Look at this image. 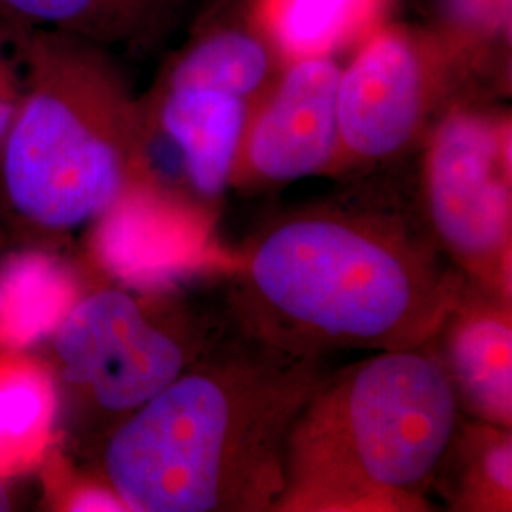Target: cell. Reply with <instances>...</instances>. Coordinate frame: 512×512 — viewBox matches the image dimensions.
Returning <instances> with one entry per match:
<instances>
[{
	"label": "cell",
	"mask_w": 512,
	"mask_h": 512,
	"mask_svg": "<svg viewBox=\"0 0 512 512\" xmlns=\"http://www.w3.org/2000/svg\"><path fill=\"white\" fill-rule=\"evenodd\" d=\"M469 281L384 184L268 220L232 268L234 327L293 355L425 346Z\"/></svg>",
	"instance_id": "cell-1"
},
{
	"label": "cell",
	"mask_w": 512,
	"mask_h": 512,
	"mask_svg": "<svg viewBox=\"0 0 512 512\" xmlns=\"http://www.w3.org/2000/svg\"><path fill=\"white\" fill-rule=\"evenodd\" d=\"M330 370L238 329L114 431L110 490L133 512H270L294 420Z\"/></svg>",
	"instance_id": "cell-2"
},
{
	"label": "cell",
	"mask_w": 512,
	"mask_h": 512,
	"mask_svg": "<svg viewBox=\"0 0 512 512\" xmlns=\"http://www.w3.org/2000/svg\"><path fill=\"white\" fill-rule=\"evenodd\" d=\"M461 427L429 346L330 372L294 420L274 512H418Z\"/></svg>",
	"instance_id": "cell-3"
},
{
	"label": "cell",
	"mask_w": 512,
	"mask_h": 512,
	"mask_svg": "<svg viewBox=\"0 0 512 512\" xmlns=\"http://www.w3.org/2000/svg\"><path fill=\"white\" fill-rule=\"evenodd\" d=\"M145 107L110 50L35 29L27 86L2 141V173L19 213L50 228L103 219L139 186L148 165Z\"/></svg>",
	"instance_id": "cell-4"
},
{
	"label": "cell",
	"mask_w": 512,
	"mask_h": 512,
	"mask_svg": "<svg viewBox=\"0 0 512 512\" xmlns=\"http://www.w3.org/2000/svg\"><path fill=\"white\" fill-rule=\"evenodd\" d=\"M495 92L435 27H378L342 67L334 177L395 162L425 145L442 116Z\"/></svg>",
	"instance_id": "cell-5"
},
{
	"label": "cell",
	"mask_w": 512,
	"mask_h": 512,
	"mask_svg": "<svg viewBox=\"0 0 512 512\" xmlns=\"http://www.w3.org/2000/svg\"><path fill=\"white\" fill-rule=\"evenodd\" d=\"M421 148L425 232L471 285L511 298V112L494 99L459 103Z\"/></svg>",
	"instance_id": "cell-6"
},
{
	"label": "cell",
	"mask_w": 512,
	"mask_h": 512,
	"mask_svg": "<svg viewBox=\"0 0 512 512\" xmlns=\"http://www.w3.org/2000/svg\"><path fill=\"white\" fill-rule=\"evenodd\" d=\"M274 82L272 57L226 27L194 31L165 65L145 107L148 126L156 122L179 148L188 183L205 200L230 186L251 116Z\"/></svg>",
	"instance_id": "cell-7"
},
{
	"label": "cell",
	"mask_w": 512,
	"mask_h": 512,
	"mask_svg": "<svg viewBox=\"0 0 512 512\" xmlns=\"http://www.w3.org/2000/svg\"><path fill=\"white\" fill-rule=\"evenodd\" d=\"M203 348L202 334L160 327L141 302L118 289L76 302L55 334L65 378L101 412L126 420L179 378Z\"/></svg>",
	"instance_id": "cell-8"
},
{
	"label": "cell",
	"mask_w": 512,
	"mask_h": 512,
	"mask_svg": "<svg viewBox=\"0 0 512 512\" xmlns=\"http://www.w3.org/2000/svg\"><path fill=\"white\" fill-rule=\"evenodd\" d=\"M334 54L285 65L256 107L239 148L230 186L241 190L332 175L338 156V84Z\"/></svg>",
	"instance_id": "cell-9"
},
{
	"label": "cell",
	"mask_w": 512,
	"mask_h": 512,
	"mask_svg": "<svg viewBox=\"0 0 512 512\" xmlns=\"http://www.w3.org/2000/svg\"><path fill=\"white\" fill-rule=\"evenodd\" d=\"M429 346L476 421L512 425L511 298L467 285Z\"/></svg>",
	"instance_id": "cell-10"
},
{
	"label": "cell",
	"mask_w": 512,
	"mask_h": 512,
	"mask_svg": "<svg viewBox=\"0 0 512 512\" xmlns=\"http://www.w3.org/2000/svg\"><path fill=\"white\" fill-rule=\"evenodd\" d=\"M192 0H0V12L107 50L147 54L183 27Z\"/></svg>",
	"instance_id": "cell-11"
},
{
	"label": "cell",
	"mask_w": 512,
	"mask_h": 512,
	"mask_svg": "<svg viewBox=\"0 0 512 512\" xmlns=\"http://www.w3.org/2000/svg\"><path fill=\"white\" fill-rule=\"evenodd\" d=\"M181 209L150 183L135 188L101 219L97 251L114 274L135 285H156L186 262Z\"/></svg>",
	"instance_id": "cell-12"
},
{
	"label": "cell",
	"mask_w": 512,
	"mask_h": 512,
	"mask_svg": "<svg viewBox=\"0 0 512 512\" xmlns=\"http://www.w3.org/2000/svg\"><path fill=\"white\" fill-rule=\"evenodd\" d=\"M0 340L23 348L63 323L76 304L73 277L48 256H16L0 277Z\"/></svg>",
	"instance_id": "cell-13"
},
{
	"label": "cell",
	"mask_w": 512,
	"mask_h": 512,
	"mask_svg": "<svg viewBox=\"0 0 512 512\" xmlns=\"http://www.w3.org/2000/svg\"><path fill=\"white\" fill-rule=\"evenodd\" d=\"M382 0H255L256 14L287 61L334 54L368 27Z\"/></svg>",
	"instance_id": "cell-14"
},
{
	"label": "cell",
	"mask_w": 512,
	"mask_h": 512,
	"mask_svg": "<svg viewBox=\"0 0 512 512\" xmlns=\"http://www.w3.org/2000/svg\"><path fill=\"white\" fill-rule=\"evenodd\" d=\"M437 31L495 93L511 88L512 0H433Z\"/></svg>",
	"instance_id": "cell-15"
},
{
	"label": "cell",
	"mask_w": 512,
	"mask_h": 512,
	"mask_svg": "<svg viewBox=\"0 0 512 512\" xmlns=\"http://www.w3.org/2000/svg\"><path fill=\"white\" fill-rule=\"evenodd\" d=\"M448 454L459 459L448 495L458 511L512 509L511 429L484 421L461 427Z\"/></svg>",
	"instance_id": "cell-16"
},
{
	"label": "cell",
	"mask_w": 512,
	"mask_h": 512,
	"mask_svg": "<svg viewBox=\"0 0 512 512\" xmlns=\"http://www.w3.org/2000/svg\"><path fill=\"white\" fill-rule=\"evenodd\" d=\"M54 410V385L38 366L0 361V471L37 458Z\"/></svg>",
	"instance_id": "cell-17"
},
{
	"label": "cell",
	"mask_w": 512,
	"mask_h": 512,
	"mask_svg": "<svg viewBox=\"0 0 512 512\" xmlns=\"http://www.w3.org/2000/svg\"><path fill=\"white\" fill-rule=\"evenodd\" d=\"M35 29L0 12V145L25 95L27 50Z\"/></svg>",
	"instance_id": "cell-18"
},
{
	"label": "cell",
	"mask_w": 512,
	"mask_h": 512,
	"mask_svg": "<svg viewBox=\"0 0 512 512\" xmlns=\"http://www.w3.org/2000/svg\"><path fill=\"white\" fill-rule=\"evenodd\" d=\"M71 511L88 512V511H128V507L124 505V501L114 494L112 490L107 488H84L78 494L74 495L71 505Z\"/></svg>",
	"instance_id": "cell-19"
},
{
	"label": "cell",
	"mask_w": 512,
	"mask_h": 512,
	"mask_svg": "<svg viewBox=\"0 0 512 512\" xmlns=\"http://www.w3.org/2000/svg\"><path fill=\"white\" fill-rule=\"evenodd\" d=\"M10 509V501H8V497H6V492H4V488H2V484H0V511H8Z\"/></svg>",
	"instance_id": "cell-20"
},
{
	"label": "cell",
	"mask_w": 512,
	"mask_h": 512,
	"mask_svg": "<svg viewBox=\"0 0 512 512\" xmlns=\"http://www.w3.org/2000/svg\"><path fill=\"white\" fill-rule=\"evenodd\" d=\"M0 304H2V294H0Z\"/></svg>",
	"instance_id": "cell-21"
}]
</instances>
